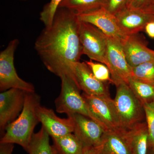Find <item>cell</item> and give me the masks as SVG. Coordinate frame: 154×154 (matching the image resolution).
Wrapping results in <instances>:
<instances>
[{
  "instance_id": "7",
  "label": "cell",
  "mask_w": 154,
  "mask_h": 154,
  "mask_svg": "<svg viewBox=\"0 0 154 154\" xmlns=\"http://www.w3.org/2000/svg\"><path fill=\"white\" fill-rule=\"evenodd\" d=\"M82 96L96 121L106 131L122 128L113 99H111L110 96H91L85 93Z\"/></svg>"
},
{
  "instance_id": "18",
  "label": "cell",
  "mask_w": 154,
  "mask_h": 154,
  "mask_svg": "<svg viewBox=\"0 0 154 154\" xmlns=\"http://www.w3.org/2000/svg\"><path fill=\"white\" fill-rule=\"evenodd\" d=\"M55 154H83L84 146L74 134L59 137L52 138Z\"/></svg>"
},
{
  "instance_id": "8",
  "label": "cell",
  "mask_w": 154,
  "mask_h": 154,
  "mask_svg": "<svg viewBox=\"0 0 154 154\" xmlns=\"http://www.w3.org/2000/svg\"><path fill=\"white\" fill-rule=\"evenodd\" d=\"M106 65L111 74L113 84H128L132 75V68L127 60L121 42L107 36Z\"/></svg>"
},
{
  "instance_id": "14",
  "label": "cell",
  "mask_w": 154,
  "mask_h": 154,
  "mask_svg": "<svg viewBox=\"0 0 154 154\" xmlns=\"http://www.w3.org/2000/svg\"><path fill=\"white\" fill-rule=\"evenodd\" d=\"M96 148L100 154H136L127 136L125 128L105 131Z\"/></svg>"
},
{
  "instance_id": "21",
  "label": "cell",
  "mask_w": 154,
  "mask_h": 154,
  "mask_svg": "<svg viewBox=\"0 0 154 154\" xmlns=\"http://www.w3.org/2000/svg\"><path fill=\"white\" fill-rule=\"evenodd\" d=\"M103 0H63L58 8H63L76 14L102 7Z\"/></svg>"
},
{
  "instance_id": "25",
  "label": "cell",
  "mask_w": 154,
  "mask_h": 154,
  "mask_svg": "<svg viewBox=\"0 0 154 154\" xmlns=\"http://www.w3.org/2000/svg\"><path fill=\"white\" fill-rule=\"evenodd\" d=\"M63 0H51L43 7L40 14V20L45 27H49L52 25L56 13L59 6Z\"/></svg>"
},
{
  "instance_id": "4",
  "label": "cell",
  "mask_w": 154,
  "mask_h": 154,
  "mask_svg": "<svg viewBox=\"0 0 154 154\" xmlns=\"http://www.w3.org/2000/svg\"><path fill=\"white\" fill-rule=\"evenodd\" d=\"M60 78V93L54 102L56 111L67 116L75 113L82 114L96 121L74 80L68 76H63Z\"/></svg>"
},
{
  "instance_id": "27",
  "label": "cell",
  "mask_w": 154,
  "mask_h": 154,
  "mask_svg": "<svg viewBox=\"0 0 154 154\" xmlns=\"http://www.w3.org/2000/svg\"><path fill=\"white\" fill-rule=\"evenodd\" d=\"M14 144L0 143V154H12Z\"/></svg>"
},
{
  "instance_id": "3",
  "label": "cell",
  "mask_w": 154,
  "mask_h": 154,
  "mask_svg": "<svg viewBox=\"0 0 154 154\" xmlns=\"http://www.w3.org/2000/svg\"><path fill=\"white\" fill-rule=\"evenodd\" d=\"M113 99L122 128L128 129L143 122L145 118L143 104L136 97L127 83H119Z\"/></svg>"
},
{
  "instance_id": "23",
  "label": "cell",
  "mask_w": 154,
  "mask_h": 154,
  "mask_svg": "<svg viewBox=\"0 0 154 154\" xmlns=\"http://www.w3.org/2000/svg\"><path fill=\"white\" fill-rule=\"evenodd\" d=\"M143 106L148 132V149L154 150V99L143 103Z\"/></svg>"
},
{
  "instance_id": "12",
  "label": "cell",
  "mask_w": 154,
  "mask_h": 154,
  "mask_svg": "<svg viewBox=\"0 0 154 154\" xmlns=\"http://www.w3.org/2000/svg\"><path fill=\"white\" fill-rule=\"evenodd\" d=\"M36 115L38 121L51 138L73 133V122L70 117L61 118L52 109L40 105L36 109Z\"/></svg>"
},
{
  "instance_id": "6",
  "label": "cell",
  "mask_w": 154,
  "mask_h": 154,
  "mask_svg": "<svg viewBox=\"0 0 154 154\" xmlns=\"http://www.w3.org/2000/svg\"><path fill=\"white\" fill-rule=\"evenodd\" d=\"M79 33L83 54L106 65L107 36L95 26L79 20Z\"/></svg>"
},
{
  "instance_id": "10",
  "label": "cell",
  "mask_w": 154,
  "mask_h": 154,
  "mask_svg": "<svg viewBox=\"0 0 154 154\" xmlns=\"http://www.w3.org/2000/svg\"><path fill=\"white\" fill-rule=\"evenodd\" d=\"M67 116L73 122V133L84 147H97L100 145L106 131L101 124L82 114L75 113Z\"/></svg>"
},
{
  "instance_id": "1",
  "label": "cell",
  "mask_w": 154,
  "mask_h": 154,
  "mask_svg": "<svg viewBox=\"0 0 154 154\" xmlns=\"http://www.w3.org/2000/svg\"><path fill=\"white\" fill-rule=\"evenodd\" d=\"M79 25L75 13L58 8L52 25L44 28L34 44L48 70L60 78L68 76L75 82L74 68L83 54Z\"/></svg>"
},
{
  "instance_id": "20",
  "label": "cell",
  "mask_w": 154,
  "mask_h": 154,
  "mask_svg": "<svg viewBox=\"0 0 154 154\" xmlns=\"http://www.w3.org/2000/svg\"><path fill=\"white\" fill-rule=\"evenodd\" d=\"M128 85L136 97L143 104L154 99V86L136 79L130 78Z\"/></svg>"
},
{
  "instance_id": "13",
  "label": "cell",
  "mask_w": 154,
  "mask_h": 154,
  "mask_svg": "<svg viewBox=\"0 0 154 154\" xmlns=\"http://www.w3.org/2000/svg\"><path fill=\"white\" fill-rule=\"evenodd\" d=\"M74 75L77 85L85 94L91 96H110L106 83L96 79L85 62L80 61L75 64Z\"/></svg>"
},
{
  "instance_id": "33",
  "label": "cell",
  "mask_w": 154,
  "mask_h": 154,
  "mask_svg": "<svg viewBox=\"0 0 154 154\" xmlns=\"http://www.w3.org/2000/svg\"><path fill=\"white\" fill-rule=\"evenodd\" d=\"M22 1H25V0H22Z\"/></svg>"
},
{
  "instance_id": "22",
  "label": "cell",
  "mask_w": 154,
  "mask_h": 154,
  "mask_svg": "<svg viewBox=\"0 0 154 154\" xmlns=\"http://www.w3.org/2000/svg\"><path fill=\"white\" fill-rule=\"evenodd\" d=\"M131 77L154 86V60L132 68Z\"/></svg>"
},
{
  "instance_id": "19",
  "label": "cell",
  "mask_w": 154,
  "mask_h": 154,
  "mask_svg": "<svg viewBox=\"0 0 154 154\" xmlns=\"http://www.w3.org/2000/svg\"><path fill=\"white\" fill-rule=\"evenodd\" d=\"M49 137L42 126L38 132L33 134L27 152L29 154H55L50 144Z\"/></svg>"
},
{
  "instance_id": "26",
  "label": "cell",
  "mask_w": 154,
  "mask_h": 154,
  "mask_svg": "<svg viewBox=\"0 0 154 154\" xmlns=\"http://www.w3.org/2000/svg\"><path fill=\"white\" fill-rule=\"evenodd\" d=\"M126 1V0H107L102 7L115 16L121 12L120 9Z\"/></svg>"
},
{
  "instance_id": "2",
  "label": "cell",
  "mask_w": 154,
  "mask_h": 154,
  "mask_svg": "<svg viewBox=\"0 0 154 154\" xmlns=\"http://www.w3.org/2000/svg\"><path fill=\"white\" fill-rule=\"evenodd\" d=\"M40 96L34 92H26L24 107L15 120L8 125L0 143L17 144L27 152L39 122L36 109L40 105Z\"/></svg>"
},
{
  "instance_id": "31",
  "label": "cell",
  "mask_w": 154,
  "mask_h": 154,
  "mask_svg": "<svg viewBox=\"0 0 154 154\" xmlns=\"http://www.w3.org/2000/svg\"><path fill=\"white\" fill-rule=\"evenodd\" d=\"M145 13L154 15V5L152 6L151 8L149 9V10L148 11L145 12Z\"/></svg>"
},
{
  "instance_id": "5",
  "label": "cell",
  "mask_w": 154,
  "mask_h": 154,
  "mask_svg": "<svg viewBox=\"0 0 154 154\" xmlns=\"http://www.w3.org/2000/svg\"><path fill=\"white\" fill-rule=\"evenodd\" d=\"M19 39L15 38L10 42L5 49L0 53V91L1 92L12 88L20 89L27 92H35L31 83L20 78L14 66V54L19 45Z\"/></svg>"
},
{
  "instance_id": "29",
  "label": "cell",
  "mask_w": 154,
  "mask_h": 154,
  "mask_svg": "<svg viewBox=\"0 0 154 154\" xmlns=\"http://www.w3.org/2000/svg\"><path fill=\"white\" fill-rule=\"evenodd\" d=\"M147 0H131V5L132 8L137 9L143 7Z\"/></svg>"
},
{
  "instance_id": "32",
  "label": "cell",
  "mask_w": 154,
  "mask_h": 154,
  "mask_svg": "<svg viewBox=\"0 0 154 154\" xmlns=\"http://www.w3.org/2000/svg\"><path fill=\"white\" fill-rule=\"evenodd\" d=\"M147 154H154V150L148 149Z\"/></svg>"
},
{
  "instance_id": "28",
  "label": "cell",
  "mask_w": 154,
  "mask_h": 154,
  "mask_svg": "<svg viewBox=\"0 0 154 154\" xmlns=\"http://www.w3.org/2000/svg\"><path fill=\"white\" fill-rule=\"evenodd\" d=\"M145 30L150 37L154 38V21L149 22L146 26Z\"/></svg>"
},
{
  "instance_id": "16",
  "label": "cell",
  "mask_w": 154,
  "mask_h": 154,
  "mask_svg": "<svg viewBox=\"0 0 154 154\" xmlns=\"http://www.w3.org/2000/svg\"><path fill=\"white\" fill-rule=\"evenodd\" d=\"M121 43L127 60L131 68L154 60V51L147 47L136 35L127 36Z\"/></svg>"
},
{
  "instance_id": "17",
  "label": "cell",
  "mask_w": 154,
  "mask_h": 154,
  "mask_svg": "<svg viewBox=\"0 0 154 154\" xmlns=\"http://www.w3.org/2000/svg\"><path fill=\"white\" fill-rule=\"evenodd\" d=\"M127 136L136 154H147L149 135L145 122L125 129Z\"/></svg>"
},
{
  "instance_id": "15",
  "label": "cell",
  "mask_w": 154,
  "mask_h": 154,
  "mask_svg": "<svg viewBox=\"0 0 154 154\" xmlns=\"http://www.w3.org/2000/svg\"><path fill=\"white\" fill-rule=\"evenodd\" d=\"M115 17L119 28L126 36L136 35L145 30L149 22L154 21V15L136 10L122 11Z\"/></svg>"
},
{
  "instance_id": "9",
  "label": "cell",
  "mask_w": 154,
  "mask_h": 154,
  "mask_svg": "<svg viewBox=\"0 0 154 154\" xmlns=\"http://www.w3.org/2000/svg\"><path fill=\"white\" fill-rule=\"evenodd\" d=\"M80 21L92 24L106 36L121 42L126 38L119 26L116 17L103 7L77 14Z\"/></svg>"
},
{
  "instance_id": "30",
  "label": "cell",
  "mask_w": 154,
  "mask_h": 154,
  "mask_svg": "<svg viewBox=\"0 0 154 154\" xmlns=\"http://www.w3.org/2000/svg\"><path fill=\"white\" fill-rule=\"evenodd\" d=\"M83 154H100L96 147H84Z\"/></svg>"
},
{
  "instance_id": "11",
  "label": "cell",
  "mask_w": 154,
  "mask_h": 154,
  "mask_svg": "<svg viewBox=\"0 0 154 154\" xmlns=\"http://www.w3.org/2000/svg\"><path fill=\"white\" fill-rule=\"evenodd\" d=\"M27 92L20 89H9L0 94V130L4 134L8 125L15 120L24 107Z\"/></svg>"
},
{
  "instance_id": "24",
  "label": "cell",
  "mask_w": 154,
  "mask_h": 154,
  "mask_svg": "<svg viewBox=\"0 0 154 154\" xmlns=\"http://www.w3.org/2000/svg\"><path fill=\"white\" fill-rule=\"evenodd\" d=\"M85 62L88 65L93 75L97 79L105 83H113L110 70L105 64L94 62L91 60L86 61Z\"/></svg>"
}]
</instances>
